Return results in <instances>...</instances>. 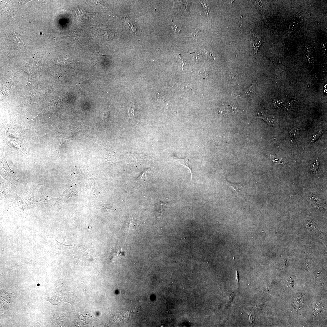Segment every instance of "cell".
<instances>
[{
  "instance_id": "9c48e42d",
  "label": "cell",
  "mask_w": 327,
  "mask_h": 327,
  "mask_svg": "<svg viewBox=\"0 0 327 327\" xmlns=\"http://www.w3.org/2000/svg\"><path fill=\"white\" fill-rule=\"evenodd\" d=\"M228 184L240 195H243L244 191L241 184L232 183L227 181Z\"/></svg>"
},
{
  "instance_id": "5b68a950",
  "label": "cell",
  "mask_w": 327,
  "mask_h": 327,
  "mask_svg": "<svg viewBox=\"0 0 327 327\" xmlns=\"http://www.w3.org/2000/svg\"><path fill=\"white\" fill-rule=\"evenodd\" d=\"M203 30L204 28L202 24H199L188 36L189 38L194 41L198 40L204 36Z\"/></svg>"
},
{
  "instance_id": "3957f363",
  "label": "cell",
  "mask_w": 327,
  "mask_h": 327,
  "mask_svg": "<svg viewBox=\"0 0 327 327\" xmlns=\"http://www.w3.org/2000/svg\"><path fill=\"white\" fill-rule=\"evenodd\" d=\"M7 42L9 47L13 49L21 47L23 45L19 34L14 32L10 33L8 35Z\"/></svg>"
},
{
  "instance_id": "2e32d148",
  "label": "cell",
  "mask_w": 327,
  "mask_h": 327,
  "mask_svg": "<svg viewBox=\"0 0 327 327\" xmlns=\"http://www.w3.org/2000/svg\"><path fill=\"white\" fill-rule=\"evenodd\" d=\"M171 29L176 34H179L182 30V27L177 25L173 24L171 26Z\"/></svg>"
},
{
  "instance_id": "7c38bea8",
  "label": "cell",
  "mask_w": 327,
  "mask_h": 327,
  "mask_svg": "<svg viewBox=\"0 0 327 327\" xmlns=\"http://www.w3.org/2000/svg\"><path fill=\"white\" fill-rule=\"evenodd\" d=\"M138 225L135 222L133 217L127 223V228L128 232L132 230H136L138 228Z\"/></svg>"
},
{
  "instance_id": "6da1fadb",
  "label": "cell",
  "mask_w": 327,
  "mask_h": 327,
  "mask_svg": "<svg viewBox=\"0 0 327 327\" xmlns=\"http://www.w3.org/2000/svg\"><path fill=\"white\" fill-rule=\"evenodd\" d=\"M192 1H174L173 8L180 16H190L189 9Z\"/></svg>"
},
{
  "instance_id": "8fae6325",
  "label": "cell",
  "mask_w": 327,
  "mask_h": 327,
  "mask_svg": "<svg viewBox=\"0 0 327 327\" xmlns=\"http://www.w3.org/2000/svg\"><path fill=\"white\" fill-rule=\"evenodd\" d=\"M255 84L253 81L252 85L244 90L242 93V96L244 98L250 97L253 94L255 90Z\"/></svg>"
},
{
  "instance_id": "e0dca14e",
  "label": "cell",
  "mask_w": 327,
  "mask_h": 327,
  "mask_svg": "<svg viewBox=\"0 0 327 327\" xmlns=\"http://www.w3.org/2000/svg\"><path fill=\"white\" fill-rule=\"evenodd\" d=\"M323 132V130H320L315 133L311 139V142L314 143L321 136Z\"/></svg>"
},
{
  "instance_id": "44dd1931",
  "label": "cell",
  "mask_w": 327,
  "mask_h": 327,
  "mask_svg": "<svg viewBox=\"0 0 327 327\" xmlns=\"http://www.w3.org/2000/svg\"><path fill=\"white\" fill-rule=\"evenodd\" d=\"M326 42L323 43L321 45V48L323 52H326Z\"/></svg>"
},
{
  "instance_id": "5bb4252c",
  "label": "cell",
  "mask_w": 327,
  "mask_h": 327,
  "mask_svg": "<svg viewBox=\"0 0 327 327\" xmlns=\"http://www.w3.org/2000/svg\"><path fill=\"white\" fill-rule=\"evenodd\" d=\"M246 312L248 314L249 317L250 323V326H252L254 325L255 324V316L253 313L251 312V311L247 310L246 311Z\"/></svg>"
},
{
  "instance_id": "ba28073f",
  "label": "cell",
  "mask_w": 327,
  "mask_h": 327,
  "mask_svg": "<svg viewBox=\"0 0 327 327\" xmlns=\"http://www.w3.org/2000/svg\"><path fill=\"white\" fill-rule=\"evenodd\" d=\"M257 117L261 118L268 124L273 126L276 121L274 117L267 113L266 112H263L259 113Z\"/></svg>"
},
{
  "instance_id": "30bf717a",
  "label": "cell",
  "mask_w": 327,
  "mask_h": 327,
  "mask_svg": "<svg viewBox=\"0 0 327 327\" xmlns=\"http://www.w3.org/2000/svg\"><path fill=\"white\" fill-rule=\"evenodd\" d=\"M128 114L130 119L133 122L135 121L137 117V114L136 107L134 103H133L129 107Z\"/></svg>"
},
{
  "instance_id": "9a60e30c",
  "label": "cell",
  "mask_w": 327,
  "mask_h": 327,
  "mask_svg": "<svg viewBox=\"0 0 327 327\" xmlns=\"http://www.w3.org/2000/svg\"><path fill=\"white\" fill-rule=\"evenodd\" d=\"M289 133L290 136V140L292 142H293L298 133V130L293 129L289 131Z\"/></svg>"
},
{
  "instance_id": "277c9868",
  "label": "cell",
  "mask_w": 327,
  "mask_h": 327,
  "mask_svg": "<svg viewBox=\"0 0 327 327\" xmlns=\"http://www.w3.org/2000/svg\"><path fill=\"white\" fill-rule=\"evenodd\" d=\"M264 42L259 36L253 32L252 33L249 44V48L252 52L256 54L257 57L258 50L261 44Z\"/></svg>"
},
{
  "instance_id": "8992f818",
  "label": "cell",
  "mask_w": 327,
  "mask_h": 327,
  "mask_svg": "<svg viewBox=\"0 0 327 327\" xmlns=\"http://www.w3.org/2000/svg\"><path fill=\"white\" fill-rule=\"evenodd\" d=\"M190 157H189L184 159L175 158L174 159V161L176 162L177 164L188 168L190 171L192 179V164L190 162Z\"/></svg>"
},
{
  "instance_id": "52a82bcc",
  "label": "cell",
  "mask_w": 327,
  "mask_h": 327,
  "mask_svg": "<svg viewBox=\"0 0 327 327\" xmlns=\"http://www.w3.org/2000/svg\"><path fill=\"white\" fill-rule=\"evenodd\" d=\"M124 19L125 25L129 29L131 33L136 36L137 25L135 22L129 17H125Z\"/></svg>"
},
{
  "instance_id": "ffe728a7",
  "label": "cell",
  "mask_w": 327,
  "mask_h": 327,
  "mask_svg": "<svg viewBox=\"0 0 327 327\" xmlns=\"http://www.w3.org/2000/svg\"><path fill=\"white\" fill-rule=\"evenodd\" d=\"M228 295L229 304L233 302V298L236 295V294L235 293H228Z\"/></svg>"
},
{
  "instance_id": "d6986e66",
  "label": "cell",
  "mask_w": 327,
  "mask_h": 327,
  "mask_svg": "<svg viewBox=\"0 0 327 327\" xmlns=\"http://www.w3.org/2000/svg\"><path fill=\"white\" fill-rule=\"evenodd\" d=\"M319 166V162L317 161L313 163L311 168V170L314 173H316Z\"/></svg>"
},
{
  "instance_id": "7402d4cb",
  "label": "cell",
  "mask_w": 327,
  "mask_h": 327,
  "mask_svg": "<svg viewBox=\"0 0 327 327\" xmlns=\"http://www.w3.org/2000/svg\"><path fill=\"white\" fill-rule=\"evenodd\" d=\"M236 281L237 282L238 286L239 287V276L238 272L237 271V269L236 270Z\"/></svg>"
},
{
  "instance_id": "ac0fdd59",
  "label": "cell",
  "mask_w": 327,
  "mask_h": 327,
  "mask_svg": "<svg viewBox=\"0 0 327 327\" xmlns=\"http://www.w3.org/2000/svg\"><path fill=\"white\" fill-rule=\"evenodd\" d=\"M113 258H118L120 257L122 253V249L121 247L118 248L115 250L113 252Z\"/></svg>"
},
{
  "instance_id": "4fadbf2b",
  "label": "cell",
  "mask_w": 327,
  "mask_h": 327,
  "mask_svg": "<svg viewBox=\"0 0 327 327\" xmlns=\"http://www.w3.org/2000/svg\"><path fill=\"white\" fill-rule=\"evenodd\" d=\"M268 157L272 162L276 164H283L281 158L277 155L269 154L268 155Z\"/></svg>"
},
{
  "instance_id": "7a4b0ae2",
  "label": "cell",
  "mask_w": 327,
  "mask_h": 327,
  "mask_svg": "<svg viewBox=\"0 0 327 327\" xmlns=\"http://www.w3.org/2000/svg\"><path fill=\"white\" fill-rule=\"evenodd\" d=\"M78 131L77 129L75 127L68 128L67 132L65 131L64 132L63 131H61L60 129L57 130V132L60 135L61 138V141L58 150L59 153L61 147L66 142L70 140H75L73 138L77 133L79 132Z\"/></svg>"
}]
</instances>
